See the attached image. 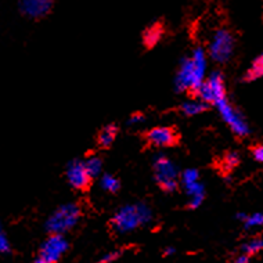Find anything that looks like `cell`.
<instances>
[{
	"instance_id": "obj_1",
	"label": "cell",
	"mask_w": 263,
	"mask_h": 263,
	"mask_svg": "<svg viewBox=\"0 0 263 263\" xmlns=\"http://www.w3.org/2000/svg\"><path fill=\"white\" fill-rule=\"evenodd\" d=\"M208 67V54L202 47H195L191 57L182 60L179 65L176 78H175V89L176 91H191L195 93L200 85L204 82Z\"/></svg>"
},
{
	"instance_id": "obj_10",
	"label": "cell",
	"mask_w": 263,
	"mask_h": 263,
	"mask_svg": "<svg viewBox=\"0 0 263 263\" xmlns=\"http://www.w3.org/2000/svg\"><path fill=\"white\" fill-rule=\"evenodd\" d=\"M67 180L75 190H86L90 184L91 177L89 176L85 163L81 159H73L68 163L67 171H65Z\"/></svg>"
},
{
	"instance_id": "obj_20",
	"label": "cell",
	"mask_w": 263,
	"mask_h": 263,
	"mask_svg": "<svg viewBox=\"0 0 263 263\" xmlns=\"http://www.w3.org/2000/svg\"><path fill=\"white\" fill-rule=\"evenodd\" d=\"M184 187H186V193L189 195V198H193V197H205V187L200 180Z\"/></svg>"
},
{
	"instance_id": "obj_7",
	"label": "cell",
	"mask_w": 263,
	"mask_h": 263,
	"mask_svg": "<svg viewBox=\"0 0 263 263\" xmlns=\"http://www.w3.org/2000/svg\"><path fill=\"white\" fill-rule=\"evenodd\" d=\"M219 109V114L223 118V121L230 126L232 132L234 135L240 137H245L250 135V125L247 122V119L244 118V115L238 111L237 108H234L227 99L219 101L216 104Z\"/></svg>"
},
{
	"instance_id": "obj_4",
	"label": "cell",
	"mask_w": 263,
	"mask_h": 263,
	"mask_svg": "<svg viewBox=\"0 0 263 263\" xmlns=\"http://www.w3.org/2000/svg\"><path fill=\"white\" fill-rule=\"evenodd\" d=\"M234 47H236V39L233 36L232 32L226 28H220L213 32L212 37L209 41L206 54L216 63H227L232 59Z\"/></svg>"
},
{
	"instance_id": "obj_22",
	"label": "cell",
	"mask_w": 263,
	"mask_h": 263,
	"mask_svg": "<svg viewBox=\"0 0 263 263\" xmlns=\"http://www.w3.org/2000/svg\"><path fill=\"white\" fill-rule=\"evenodd\" d=\"M263 224V215L262 213H252V215H247V218L244 220V226L247 229H254V227H259Z\"/></svg>"
},
{
	"instance_id": "obj_3",
	"label": "cell",
	"mask_w": 263,
	"mask_h": 263,
	"mask_svg": "<svg viewBox=\"0 0 263 263\" xmlns=\"http://www.w3.org/2000/svg\"><path fill=\"white\" fill-rule=\"evenodd\" d=\"M81 218V208L77 204H64L51 213L46 222V230L50 234H64L77 226Z\"/></svg>"
},
{
	"instance_id": "obj_13",
	"label": "cell",
	"mask_w": 263,
	"mask_h": 263,
	"mask_svg": "<svg viewBox=\"0 0 263 263\" xmlns=\"http://www.w3.org/2000/svg\"><path fill=\"white\" fill-rule=\"evenodd\" d=\"M206 109H208V104H205L204 101L198 100V99L189 100L182 104V112L187 117H195V115L202 114Z\"/></svg>"
},
{
	"instance_id": "obj_6",
	"label": "cell",
	"mask_w": 263,
	"mask_h": 263,
	"mask_svg": "<svg viewBox=\"0 0 263 263\" xmlns=\"http://www.w3.org/2000/svg\"><path fill=\"white\" fill-rule=\"evenodd\" d=\"M197 99L204 101L205 104H218L219 101L226 99V86L224 79L219 71H213L208 78H205L200 87L195 91Z\"/></svg>"
},
{
	"instance_id": "obj_25",
	"label": "cell",
	"mask_w": 263,
	"mask_h": 263,
	"mask_svg": "<svg viewBox=\"0 0 263 263\" xmlns=\"http://www.w3.org/2000/svg\"><path fill=\"white\" fill-rule=\"evenodd\" d=\"M144 121H145L144 115H143V114H140V112H136V114H133L130 118L127 119V125L133 126V125H139V123L144 122Z\"/></svg>"
},
{
	"instance_id": "obj_17",
	"label": "cell",
	"mask_w": 263,
	"mask_h": 263,
	"mask_svg": "<svg viewBox=\"0 0 263 263\" xmlns=\"http://www.w3.org/2000/svg\"><path fill=\"white\" fill-rule=\"evenodd\" d=\"M100 186L103 190L108 191V193H117L121 187V183L115 176L109 175V173H105L103 175L100 179Z\"/></svg>"
},
{
	"instance_id": "obj_21",
	"label": "cell",
	"mask_w": 263,
	"mask_h": 263,
	"mask_svg": "<svg viewBox=\"0 0 263 263\" xmlns=\"http://www.w3.org/2000/svg\"><path fill=\"white\" fill-rule=\"evenodd\" d=\"M180 177H182L183 184H184V186H189V184H193V183L200 180V173H198L197 169L189 168L182 173V176Z\"/></svg>"
},
{
	"instance_id": "obj_28",
	"label": "cell",
	"mask_w": 263,
	"mask_h": 263,
	"mask_svg": "<svg viewBox=\"0 0 263 263\" xmlns=\"http://www.w3.org/2000/svg\"><path fill=\"white\" fill-rule=\"evenodd\" d=\"M175 254V248L173 247H166L165 250H163V255L165 256H171V255Z\"/></svg>"
},
{
	"instance_id": "obj_8",
	"label": "cell",
	"mask_w": 263,
	"mask_h": 263,
	"mask_svg": "<svg viewBox=\"0 0 263 263\" xmlns=\"http://www.w3.org/2000/svg\"><path fill=\"white\" fill-rule=\"evenodd\" d=\"M69 248V244L64 234H50V237L42 244L39 256L49 263H57Z\"/></svg>"
},
{
	"instance_id": "obj_27",
	"label": "cell",
	"mask_w": 263,
	"mask_h": 263,
	"mask_svg": "<svg viewBox=\"0 0 263 263\" xmlns=\"http://www.w3.org/2000/svg\"><path fill=\"white\" fill-rule=\"evenodd\" d=\"M233 263H250V256H248V255L242 254V255H240V256H237Z\"/></svg>"
},
{
	"instance_id": "obj_26",
	"label": "cell",
	"mask_w": 263,
	"mask_h": 263,
	"mask_svg": "<svg viewBox=\"0 0 263 263\" xmlns=\"http://www.w3.org/2000/svg\"><path fill=\"white\" fill-rule=\"evenodd\" d=\"M252 155H254L255 161L262 162L263 161V147L262 145H256L254 150H252Z\"/></svg>"
},
{
	"instance_id": "obj_9",
	"label": "cell",
	"mask_w": 263,
	"mask_h": 263,
	"mask_svg": "<svg viewBox=\"0 0 263 263\" xmlns=\"http://www.w3.org/2000/svg\"><path fill=\"white\" fill-rule=\"evenodd\" d=\"M54 0H20L18 10L24 17L31 20H41L51 13Z\"/></svg>"
},
{
	"instance_id": "obj_23",
	"label": "cell",
	"mask_w": 263,
	"mask_h": 263,
	"mask_svg": "<svg viewBox=\"0 0 263 263\" xmlns=\"http://www.w3.org/2000/svg\"><path fill=\"white\" fill-rule=\"evenodd\" d=\"M10 250H11L10 241L9 238H7V236H6L3 227L0 224V254H9Z\"/></svg>"
},
{
	"instance_id": "obj_18",
	"label": "cell",
	"mask_w": 263,
	"mask_h": 263,
	"mask_svg": "<svg viewBox=\"0 0 263 263\" xmlns=\"http://www.w3.org/2000/svg\"><path fill=\"white\" fill-rule=\"evenodd\" d=\"M238 163H240V154L236 153V151H230V153H227L224 155V158L222 161V166L224 171L230 172V171L238 166Z\"/></svg>"
},
{
	"instance_id": "obj_2",
	"label": "cell",
	"mask_w": 263,
	"mask_h": 263,
	"mask_svg": "<svg viewBox=\"0 0 263 263\" xmlns=\"http://www.w3.org/2000/svg\"><path fill=\"white\" fill-rule=\"evenodd\" d=\"M153 220V211L144 202L129 204L122 206L114 215L111 224L112 229L119 234H126L139 227L145 226Z\"/></svg>"
},
{
	"instance_id": "obj_14",
	"label": "cell",
	"mask_w": 263,
	"mask_h": 263,
	"mask_svg": "<svg viewBox=\"0 0 263 263\" xmlns=\"http://www.w3.org/2000/svg\"><path fill=\"white\" fill-rule=\"evenodd\" d=\"M117 133H118V127L112 125V123H109L107 126H104L99 133V144L101 147H109V145H112L114 140H115V137H117Z\"/></svg>"
},
{
	"instance_id": "obj_19",
	"label": "cell",
	"mask_w": 263,
	"mask_h": 263,
	"mask_svg": "<svg viewBox=\"0 0 263 263\" xmlns=\"http://www.w3.org/2000/svg\"><path fill=\"white\" fill-rule=\"evenodd\" d=\"M262 248H263L262 238H252V240H250L248 242H245V244L242 245V254L251 256V255L258 254L259 251L262 250Z\"/></svg>"
},
{
	"instance_id": "obj_29",
	"label": "cell",
	"mask_w": 263,
	"mask_h": 263,
	"mask_svg": "<svg viewBox=\"0 0 263 263\" xmlns=\"http://www.w3.org/2000/svg\"><path fill=\"white\" fill-rule=\"evenodd\" d=\"M236 218L238 219V220H241V222H244L245 218H247V213H245V212H238L236 215Z\"/></svg>"
},
{
	"instance_id": "obj_16",
	"label": "cell",
	"mask_w": 263,
	"mask_h": 263,
	"mask_svg": "<svg viewBox=\"0 0 263 263\" xmlns=\"http://www.w3.org/2000/svg\"><path fill=\"white\" fill-rule=\"evenodd\" d=\"M263 75V57L262 54L259 55V57H256V59L252 61V64H251V67L248 68V71L244 73V79L245 82H254L256 81V79H259V78H262Z\"/></svg>"
},
{
	"instance_id": "obj_24",
	"label": "cell",
	"mask_w": 263,
	"mask_h": 263,
	"mask_svg": "<svg viewBox=\"0 0 263 263\" xmlns=\"http://www.w3.org/2000/svg\"><path fill=\"white\" fill-rule=\"evenodd\" d=\"M121 255H122V251H111L108 254H105L104 256L100 259V262L99 263H112L115 262L117 259L121 258Z\"/></svg>"
},
{
	"instance_id": "obj_15",
	"label": "cell",
	"mask_w": 263,
	"mask_h": 263,
	"mask_svg": "<svg viewBox=\"0 0 263 263\" xmlns=\"http://www.w3.org/2000/svg\"><path fill=\"white\" fill-rule=\"evenodd\" d=\"M83 163H85V168H86L87 173H89L90 177H97L103 173L104 163H103V159L99 155H90V157H87L83 161Z\"/></svg>"
},
{
	"instance_id": "obj_5",
	"label": "cell",
	"mask_w": 263,
	"mask_h": 263,
	"mask_svg": "<svg viewBox=\"0 0 263 263\" xmlns=\"http://www.w3.org/2000/svg\"><path fill=\"white\" fill-rule=\"evenodd\" d=\"M153 168H154L155 182L158 186L166 193H172L177 189V177L179 169L172 159H169L165 154H157L153 159Z\"/></svg>"
},
{
	"instance_id": "obj_11",
	"label": "cell",
	"mask_w": 263,
	"mask_h": 263,
	"mask_svg": "<svg viewBox=\"0 0 263 263\" xmlns=\"http://www.w3.org/2000/svg\"><path fill=\"white\" fill-rule=\"evenodd\" d=\"M148 143L158 148H166L172 147L177 143V133L173 127L169 126H157L151 129L147 135Z\"/></svg>"
},
{
	"instance_id": "obj_12",
	"label": "cell",
	"mask_w": 263,
	"mask_h": 263,
	"mask_svg": "<svg viewBox=\"0 0 263 263\" xmlns=\"http://www.w3.org/2000/svg\"><path fill=\"white\" fill-rule=\"evenodd\" d=\"M163 36V28L161 24H153L148 28H145V31L143 32V43L145 45V47H154L161 42Z\"/></svg>"
},
{
	"instance_id": "obj_30",
	"label": "cell",
	"mask_w": 263,
	"mask_h": 263,
	"mask_svg": "<svg viewBox=\"0 0 263 263\" xmlns=\"http://www.w3.org/2000/svg\"><path fill=\"white\" fill-rule=\"evenodd\" d=\"M32 263H49V262H47V260H45V259L39 256V258L35 259V260H33V262H32Z\"/></svg>"
}]
</instances>
